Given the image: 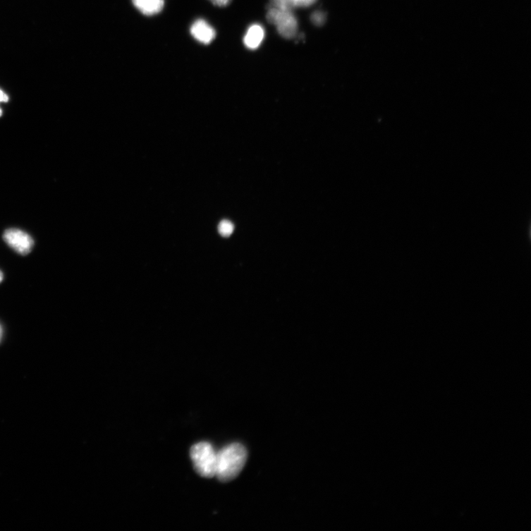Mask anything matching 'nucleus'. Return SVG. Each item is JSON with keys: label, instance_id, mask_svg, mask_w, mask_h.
Returning a JSON list of instances; mask_svg holds the SVG:
<instances>
[{"label": "nucleus", "instance_id": "15", "mask_svg": "<svg viewBox=\"0 0 531 531\" xmlns=\"http://www.w3.org/2000/svg\"><path fill=\"white\" fill-rule=\"evenodd\" d=\"M4 279V273L1 270H0V283L3 282Z\"/></svg>", "mask_w": 531, "mask_h": 531}, {"label": "nucleus", "instance_id": "5", "mask_svg": "<svg viewBox=\"0 0 531 531\" xmlns=\"http://www.w3.org/2000/svg\"><path fill=\"white\" fill-rule=\"evenodd\" d=\"M190 34L204 44L212 43L216 37V31L203 20H198L190 28Z\"/></svg>", "mask_w": 531, "mask_h": 531}, {"label": "nucleus", "instance_id": "4", "mask_svg": "<svg viewBox=\"0 0 531 531\" xmlns=\"http://www.w3.org/2000/svg\"><path fill=\"white\" fill-rule=\"evenodd\" d=\"M4 239L11 249L22 255H28L35 247L34 239L19 229L11 228L6 231Z\"/></svg>", "mask_w": 531, "mask_h": 531}, {"label": "nucleus", "instance_id": "3", "mask_svg": "<svg viewBox=\"0 0 531 531\" xmlns=\"http://www.w3.org/2000/svg\"><path fill=\"white\" fill-rule=\"evenodd\" d=\"M267 20L270 24L276 26L279 35L283 38L289 39L296 36L298 23L292 11L269 8Z\"/></svg>", "mask_w": 531, "mask_h": 531}, {"label": "nucleus", "instance_id": "11", "mask_svg": "<svg viewBox=\"0 0 531 531\" xmlns=\"http://www.w3.org/2000/svg\"><path fill=\"white\" fill-rule=\"evenodd\" d=\"M317 0H291V2L295 8H307L315 4Z\"/></svg>", "mask_w": 531, "mask_h": 531}, {"label": "nucleus", "instance_id": "6", "mask_svg": "<svg viewBox=\"0 0 531 531\" xmlns=\"http://www.w3.org/2000/svg\"><path fill=\"white\" fill-rule=\"evenodd\" d=\"M265 37L264 28L260 25L250 26L244 38L245 46L250 50H255L262 43Z\"/></svg>", "mask_w": 531, "mask_h": 531}, {"label": "nucleus", "instance_id": "2", "mask_svg": "<svg viewBox=\"0 0 531 531\" xmlns=\"http://www.w3.org/2000/svg\"><path fill=\"white\" fill-rule=\"evenodd\" d=\"M190 456L196 472L202 477H216L217 453L208 442H200L190 448Z\"/></svg>", "mask_w": 531, "mask_h": 531}, {"label": "nucleus", "instance_id": "10", "mask_svg": "<svg viewBox=\"0 0 531 531\" xmlns=\"http://www.w3.org/2000/svg\"><path fill=\"white\" fill-rule=\"evenodd\" d=\"M311 21L317 26L324 25L326 21V13L321 11H315L311 16Z\"/></svg>", "mask_w": 531, "mask_h": 531}, {"label": "nucleus", "instance_id": "1", "mask_svg": "<svg viewBox=\"0 0 531 531\" xmlns=\"http://www.w3.org/2000/svg\"><path fill=\"white\" fill-rule=\"evenodd\" d=\"M248 460L246 448L234 443L224 447L217 453L216 477L221 482H229L238 477Z\"/></svg>", "mask_w": 531, "mask_h": 531}, {"label": "nucleus", "instance_id": "16", "mask_svg": "<svg viewBox=\"0 0 531 531\" xmlns=\"http://www.w3.org/2000/svg\"><path fill=\"white\" fill-rule=\"evenodd\" d=\"M2 116V110H1V109H0V116Z\"/></svg>", "mask_w": 531, "mask_h": 531}, {"label": "nucleus", "instance_id": "13", "mask_svg": "<svg viewBox=\"0 0 531 531\" xmlns=\"http://www.w3.org/2000/svg\"><path fill=\"white\" fill-rule=\"evenodd\" d=\"M8 101V95L2 90H0V102H7Z\"/></svg>", "mask_w": 531, "mask_h": 531}, {"label": "nucleus", "instance_id": "8", "mask_svg": "<svg viewBox=\"0 0 531 531\" xmlns=\"http://www.w3.org/2000/svg\"><path fill=\"white\" fill-rule=\"evenodd\" d=\"M234 224L229 220H223L219 224V232L224 237H228L234 231Z\"/></svg>", "mask_w": 531, "mask_h": 531}, {"label": "nucleus", "instance_id": "7", "mask_svg": "<svg viewBox=\"0 0 531 531\" xmlns=\"http://www.w3.org/2000/svg\"><path fill=\"white\" fill-rule=\"evenodd\" d=\"M133 4L142 14L153 16L164 7V0H133Z\"/></svg>", "mask_w": 531, "mask_h": 531}, {"label": "nucleus", "instance_id": "12", "mask_svg": "<svg viewBox=\"0 0 531 531\" xmlns=\"http://www.w3.org/2000/svg\"><path fill=\"white\" fill-rule=\"evenodd\" d=\"M210 1L216 6L224 7L228 6L231 0H210Z\"/></svg>", "mask_w": 531, "mask_h": 531}, {"label": "nucleus", "instance_id": "14", "mask_svg": "<svg viewBox=\"0 0 531 531\" xmlns=\"http://www.w3.org/2000/svg\"><path fill=\"white\" fill-rule=\"evenodd\" d=\"M3 334H4V330H3L2 326L0 325V342H1L2 341Z\"/></svg>", "mask_w": 531, "mask_h": 531}, {"label": "nucleus", "instance_id": "9", "mask_svg": "<svg viewBox=\"0 0 531 531\" xmlns=\"http://www.w3.org/2000/svg\"><path fill=\"white\" fill-rule=\"evenodd\" d=\"M269 8L292 11L295 9L291 0H270Z\"/></svg>", "mask_w": 531, "mask_h": 531}]
</instances>
